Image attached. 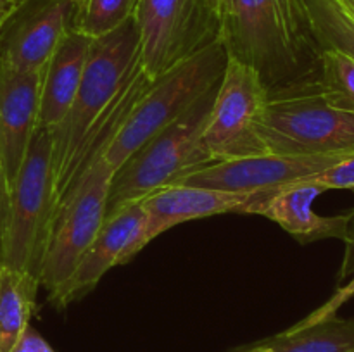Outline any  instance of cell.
<instances>
[{"instance_id": "7", "label": "cell", "mask_w": 354, "mask_h": 352, "mask_svg": "<svg viewBox=\"0 0 354 352\" xmlns=\"http://www.w3.org/2000/svg\"><path fill=\"white\" fill-rule=\"evenodd\" d=\"M52 200L50 131L33 135L16 182L10 186L9 216L0 264L28 271L38 278L47 242Z\"/></svg>"}, {"instance_id": "19", "label": "cell", "mask_w": 354, "mask_h": 352, "mask_svg": "<svg viewBox=\"0 0 354 352\" xmlns=\"http://www.w3.org/2000/svg\"><path fill=\"white\" fill-rule=\"evenodd\" d=\"M308 28L322 50H339L354 59V17L337 0H299Z\"/></svg>"}, {"instance_id": "5", "label": "cell", "mask_w": 354, "mask_h": 352, "mask_svg": "<svg viewBox=\"0 0 354 352\" xmlns=\"http://www.w3.org/2000/svg\"><path fill=\"white\" fill-rule=\"evenodd\" d=\"M227 61V50L221 41H216L156 78L107 148L106 161L113 171L149 138L182 117L213 90L223 76Z\"/></svg>"}, {"instance_id": "2", "label": "cell", "mask_w": 354, "mask_h": 352, "mask_svg": "<svg viewBox=\"0 0 354 352\" xmlns=\"http://www.w3.org/2000/svg\"><path fill=\"white\" fill-rule=\"evenodd\" d=\"M218 85L197 100L182 117L149 138L114 171L106 217L113 216L127 204L140 202L158 190L176 185L187 175L213 162L204 147L203 133L213 109Z\"/></svg>"}, {"instance_id": "1", "label": "cell", "mask_w": 354, "mask_h": 352, "mask_svg": "<svg viewBox=\"0 0 354 352\" xmlns=\"http://www.w3.org/2000/svg\"><path fill=\"white\" fill-rule=\"evenodd\" d=\"M220 41L228 57L258 75L266 92L320 76L322 48L299 0H230Z\"/></svg>"}, {"instance_id": "17", "label": "cell", "mask_w": 354, "mask_h": 352, "mask_svg": "<svg viewBox=\"0 0 354 352\" xmlns=\"http://www.w3.org/2000/svg\"><path fill=\"white\" fill-rule=\"evenodd\" d=\"M40 282L35 275L0 264V352H10L30 326Z\"/></svg>"}, {"instance_id": "31", "label": "cell", "mask_w": 354, "mask_h": 352, "mask_svg": "<svg viewBox=\"0 0 354 352\" xmlns=\"http://www.w3.org/2000/svg\"><path fill=\"white\" fill-rule=\"evenodd\" d=\"M71 2H73V3H75V6H76V9H78V7H80V6H82V3H83V2H85V0H71Z\"/></svg>"}, {"instance_id": "8", "label": "cell", "mask_w": 354, "mask_h": 352, "mask_svg": "<svg viewBox=\"0 0 354 352\" xmlns=\"http://www.w3.org/2000/svg\"><path fill=\"white\" fill-rule=\"evenodd\" d=\"M138 61L156 79L220 41L221 24L207 0H138Z\"/></svg>"}, {"instance_id": "30", "label": "cell", "mask_w": 354, "mask_h": 352, "mask_svg": "<svg viewBox=\"0 0 354 352\" xmlns=\"http://www.w3.org/2000/svg\"><path fill=\"white\" fill-rule=\"evenodd\" d=\"M248 352H268V347H266L265 344H261V345H258L256 349H252V351H248Z\"/></svg>"}, {"instance_id": "12", "label": "cell", "mask_w": 354, "mask_h": 352, "mask_svg": "<svg viewBox=\"0 0 354 352\" xmlns=\"http://www.w3.org/2000/svg\"><path fill=\"white\" fill-rule=\"evenodd\" d=\"M71 0H28L0 35V62L14 71H41L71 30Z\"/></svg>"}, {"instance_id": "14", "label": "cell", "mask_w": 354, "mask_h": 352, "mask_svg": "<svg viewBox=\"0 0 354 352\" xmlns=\"http://www.w3.org/2000/svg\"><path fill=\"white\" fill-rule=\"evenodd\" d=\"M263 192L237 193L196 185H171L142 199L145 211L144 244L187 221L216 214H245Z\"/></svg>"}, {"instance_id": "6", "label": "cell", "mask_w": 354, "mask_h": 352, "mask_svg": "<svg viewBox=\"0 0 354 352\" xmlns=\"http://www.w3.org/2000/svg\"><path fill=\"white\" fill-rule=\"evenodd\" d=\"M113 175L106 157L99 159L55 211L38 271V282L48 295L68 282L102 228Z\"/></svg>"}, {"instance_id": "25", "label": "cell", "mask_w": 354, "mask_h": 352, "mask_svg": "<svg viewBox=\"0 0 354 352\" xmlns=\"http://www.w3.org/2000/svg\"><path fill=\"white\" fill-rule=\"evenodd\" d=\"M9 202H10V185L3 171L2 159H0V262H2L3 252V238H6L7 216H9Z\"/></svg>"}, {"instance_id": "15", "label": "cell", "mask_w": 354, "mask_h": 352, "mask_svg": "<svg viewBox=\"0 0 354 352\" xmlns=\"http://www.w3.org/2000/svg\"><path fill=\"white\" fill-rule=\"evenodd\" d=\"M327 190L311 179L290 183L275 190L263 192L245 214H259L282 226L299 244L325 238H339L344 242L348 237V214L322 216L315 213L313 204Z\"/></svg>"}, {"instance_id": "11", "label": "cell", "mask_w": 354, "mask_h": 352, "mask_svg": "<svg viewBox=\"0 0 354 352\" xmlns=\"http://www.w3.org/2000/svg\"><path fill=\"white\" fill-rule=\"evenodd\" d=\"M144 228L145 211L142 202L127 204L106 217L73 275L57 292L48 295V302L64 309L92 292L109 269L128 262L145 247Z\"/></svg>"}, {"instance_id": "18", "label": "cell", "mask_w": 354, "mask_h": 352, "mask_svg": "<svg viewBox=\"0 0 354 352\" xmlns=\"http://www.w3.org/2000/svg\"><path fill=\"white\" fill-rule=\"evenodd\" d=\"M268 352H354V317L332 316L289 330L263 342Z\"/></svg>"}, {"instance_id": "16", "label": "cell", "mask_w": 354, "mask_h": 352, "mask_svg": "<svg viewBox=\"0 0 354 352\" xmlns=\"http://www.w3.org/2000/svg\"><path fill=\"white\" fill-rule=\"evenodd\" d=\"M92 38L69 30L41 71L38 128L52 130L68 114L80 88Z\"/></svg>"}, {"instance_id": "26", "label": "cell", "mask_w": 354, "mask_h": 352, "mask_svg": "<svg viewBox=\"0 0 354 352\" xmlns=\"http://www.w3.org/2000/svg\"><path fill=\"white\" fill-rule=\"evenodd\" d=\"M10 352H55V351L44 340L41 335H38L31 326H28Z\"/></svg>"}, {"instance_id": "22", "label": "cell", "mask_w": 354, "mask_h": 352, "mask_svg": "<svg viewBox=\"0 0 354 352\" xmlns=\"http://www.w3.org/2000/svg\"><path fill=\"white\" fill-rule=\"evenodd\" d=\"M310 179L324 186L325 190H351L354 192V154Z\"/></svg>"}, {"instance_id": "13", "label": "cell", "mask_w": 354, "mask_h": 352, "mask_svg": "<svg viewBox=\"0 0 354 352\" xmlns=\"http://www.w3.org/2000/svg\"><path fill=\"white\" fill-rule=\"evenodd\" d=\"M41 71H14L0 62V159L10 186L38 130Z\"/></svg>"}, {"instance_id": "20", "label": "cell", "mask_w": 354, "mask_h": 352, "mask_svg": "<svg viewBox=\"0 0 354 352\" xmlns=\"http://www.w3.org/2000/svg\"><path fill=\"white\" fill-rule=\"evenodd\" d=\"M138 0H85L75 10L71 30L95 38L106 37L135 16Z\"/></svg>"}, {"instance_id": "28", "label": "cell", "mask_w": 354, "mask_h": 352, "mask_svg": "<svg viewBox=\"0 0 354 352\" xmlns=\"http://www.w3.org/2000/svg\"><path fill=\"white\" fill-rule=\"evenodd\" d=\"M207 3H209L211 10H213L214 16L218 17L220 24H223L225 16H227L228 12V6H230V0H207Z\"/></svg>"}, {"instance_id": "9", "label": "cell", "mask_w": 354, "mask_h": 352, "mask_svg": "<svg viewBox=\"0 0 354 352\" xmlns=\"http://www.w3.org/2000/svg\"><path fill=\"white\" fill-rule=\"evenodd\" d=\"M268 92L249 66L228 57L213 109L204 128V147L213 162L266 154L258 123Z\"/></svg>"}, {"instance_id": "29", "label": "cell", "mask_w": 354, "mask_h": 352, "mask_svg": "<svg viewBox=\"0 0 354 352\" xmlns=\"http://www.w3.org/2000/svg\"><path fill=\"white\" fill-rule=\"evenodd\" d=\"M337 2L341 3V7L346 10V12L351 14L354 17V0H337Z\"/></svg>"}, {"instance_id": "21", "label": "cell", "mask_w": 354, "mask_h": 352, "mask_svg": "<svg viewBox=\"0 0 354 352\" xmlns=\"http://www.w3.org/2000/svg\"><path fill=\"white\" fill-rule=\"evenodd\" d=\"M318 85L330 104L354 113V59L339 50H322Z\"/></svg>"}, {"instance_id": "23", "label": "cell", "mask_w": 354, "mask_h": 352, "mask_svg": "<svg viewBox=\"0 0 354 352\" xmlns=\"http://www.w3.org/2000/svg\"><path fill=\"white\" fill-rule=\"evenodd\" d=\"M351 297H354V273L351 275V280H349L344 286H339V289L335 290L334 295H332L324 306L315 309L313 313L308 314L303 321L296 323L294 326H308V324L318 323V321H324L327 320V317L337 316V311L341 309Z\"/></svg>"}, {"instance_id": "10", "label": "cell", "mask_w": 354, "mask_h": 352, "mask_svg": "<svg viewBox=\"0 0 354 352\" xmlns=\"http://www.w3.org/2000/svg\"><path fill=\"white\" fill-rule=\"evenodd\" d=\"M349 155L353 154H261L230 161H216L187 175L176 185L207 186L237 193L266 192L313 178Z\"/></svg>"}, {"instance_id": "27", "label": "cell", "mask_w": 354, "mask_h": 352, "mask_svg": "<svg viewBox=\"0 0 354 352\" xmlns=\"http://www.w3.org/2000/svg\"><path fill=\"white\" fill-rule=\"evenodd\" d=\"M26 2L28 0H0V35Z\"/></svg>"}, {"instance_id": "4", "label": "cell", "mask_w": 354, "mask_h": 352, "mask_svg": "<svg viewBox=\"0 0 354 352\" xmlns=\"http://www.w3.org/2000/svg\"><path fill=\"white\" fill-rule=\"evenodd\" d=\"M138 61V28L128 19L90 47L80 88L64 119L52 128V190L64 176L90 128L116 99L124 79Z\"/></svg>"}, {"instance_id": "24", "label": "cell", "mask_w": 354, "mask_h": 352, "mask_svg": "<svg viewBox=\"0 0 354 352\" xmlns=\"http://www.w3.org/2000/svg\"><path fill=\"white\" fill-rule=\"evenodd\" d=\"M348 237H346V251H344V259H342L341 269H339L337 275V283L341 285L346 278L354 273V209L348 211Z\"/></svg>"}, {"instance_id": "3", "label": "cell", "mask_w": 354, "mask_h": 352, "mask_svg": "<svg viewBox=\"0 0 354 352\" xmlns=\"http://www.w3.org/2000/svg\"><path fill=\"white\" fill-rule=\"evenodd\" d=\"M258 137L266 154H354V113L327 100L317 81L268 92Z\"/></svg>"}]
</instances>
